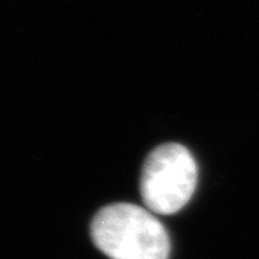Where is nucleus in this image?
<instances>
[{
    "mask_svg": "<svg viewBox=\"0 0 259 259\" xmlns=\"http://www.w3.org/2000/svg\"><path fill=\"white\" fill-rule=\"evenodd\" d=\"M91 236L95 246L111 259H168L170 255L164 226L136 204L102 207L93 219Z\"/></svg>",
    "mask_w": 259,
    "mask_h": 259,
    "instance_id": "obj_1",
    "label": "nucleus"
},
{
    "mask_svg": "<svg viewBox=\"0 0 259 259\" xmlns=\"http://www.w3.org/2000/svg\"><path fill=\"white\" fill-rule=\"evenodd\" d=\"M197 183V164L192 153L176 143L154 148L146 158L140 190L150 212L173 214L192 199Z\"/></svg>",
    "mask_w": 259,
    "mask_h": 259,
    "instance_id": "obj_2",
    "label": "nucleus"
}]
</instances>
